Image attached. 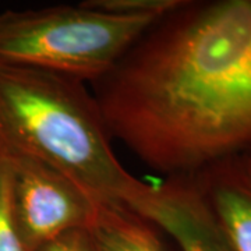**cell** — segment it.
Wrapping results in <instances>:
<instances>
[{"label": "cell", "mask_w": 251, "mask_h": 251, "mask_svg": "<svg viewBox=\"0 0 251 251\" xmlns=\"http://www.w3.org/2000/svg\"><path fill=\"white\" fill-rule=\"evenodd\" d=\"M0 153L53 166L99 201L128 204L144 181L123 168L85 82L0 64Z\"/></svg>", "instance_id": "2"}, {"label": "cell", "mask_w": 251, "mask_h": 251, "mask_svg": "<svg viewBox=\"0 0 251 251\" xmlns=\"http://www.w3.org/2000/svg\"><path fill=\"white\" fill-rule=\"evenodd\" d=\"M10 197L28 251L74 229H87L99 200L67 175L28 156H10Z\"/></svg>", "instance_id": "4"}, {"label": "cell", "mask_w": 251, "mask_h": 251, "mask_svg": "<svg viewBox=\"0 0 251 251\" xmlns=\"http://www.w3.org/2000/svg\"><path fill=\"white\" fill-rule=\"evenodd\" d=\"M127 205L173 237L181 251H234L191 176L145 183Z\"/></svg>", "instance_id": "5"}, {"label": "cell", "mask_w": 251, "mask_h": 251, "mask_svg": "<svg viewBox=\"0 0 251 251\" xmlns=\"http://www.w3.org/2000/svg\"><path fill=\"white\" fill-rule=\"evenodd\" d=\"M92 251H166L158 227L117 201H98L87 227Z\"/></svg>", "instance_id": "7"}, {"label": "cell", "mask_w": 251, "mask_h": 251, "mask_svg": "<svg viewBox=\"0 0 251 251\" xmlns=\"http://www.w3.org/2000/svg\"><path fill=\"white\" fill-rule=\"evenodd\" d=\"M158 18L77 6L0 13V64L95 84Z\"/></svg>", "instance_id": "3"}, {"label": "cell", "mask_w": 251, "mask_h": 251, "mask_svg": "<svg viewBox=\"0 0 251 251\" xmlns=\"http://www.w3.org/2000/svg\"><path fill=\"white\" fill-rule=\"evenodd\" d=\"M184 0H88L94 9L127 17L159 18L177 9Z\"/></svg>", "instance_id": "9"}, {"label": "cell", "mask_w": 251, "mask_h": 251, "mask_svg": "<svg viewBox=\"0 0 251 251\" xmlns=\"http://www.w3.org/2000/svg\"><path fill=\"white\" fill-rule=\"evenodd\" d=\"M234 251H251V176L242 155L190 175Z\"/></svg>", "instance_id": "6"}, {"label": "cell", "mask_w": 251, "mask_h": 251, "mask_svg": "<svg viewBox=\"0 0 251 251\" xmlns=\"http://www.w3.org/2000/svg\"><path fill=\"white\" fill-rule=\"evenodd\" d=\"M0 251H28L18 232L10 197L9 159L0 153Z\"/></svg>", "instance_id": "8"}, {"label": "cell", "mask_w": 251, "mask_h": 251, "mask_svg": "<svg viewBox=\"0 0 251 251\" xmlns=\"http://www.w3.org/2000/svg\"><path fill=\"white\" fill-rule=\"evenodd\" d=\"M34 251H92V247L87 229H74L41 244Z\"/></svg>", "instance_id": "10"}, {"label": "cell", "mask_w": 251, "mask_h": 251, "mask_svg": "<svg viewBox=\"0 0 251 251\" xmlns=\"http://www.w3.org/2000/svg\"><path fill=\"white\" fill-rule=\"evenodd\" d=\"M242 158H243V162H244V165H246V168H247L249 175L251 176V152L243 153Z\"/></svg>", "instance_id": "11"}, {"label": "cell", "mask_w": 251, "mask_h": 251, "mask_svg": "<svg viewBox=\"0 0 251 251\" xmlns=\"http://www.w3.org/2000/svg\"><path fill=\"white\" fill-rule=\"evenodd\" d=\"M94 97L109 135L168 177L251 152V0H184L135 39Z\"/></svg>", "instance_id": "1"}]
</instances>
